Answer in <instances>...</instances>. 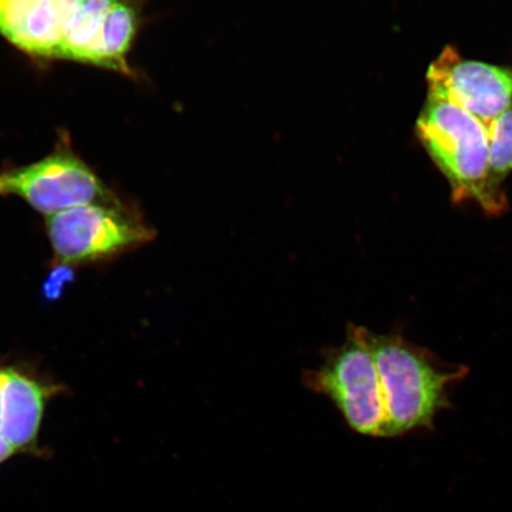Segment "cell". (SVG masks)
I'll return each instance as SVG.
<instances>
[{
    "label": "cell",
    "mask_w": 512,
    "mask_h": 512,
    "mask_svg": "<svg viewBox=\"0 0 512 512\" xmlns=\"http://www.w3.org/2000/svg\"><path fill=\"white\" fill-rule=\"evenodd\" d=\"M368 341L386 411L383 437L431 426L447 406L448 388L464 379L466 367L446 366L432 352L398 335L369 331Z\"/></svg>",
    "instance_id": "cell-1"
},
{
    "label": "cell",
    "mask_w": 512,
    "mask_h": 512,
    "mask_svg": "<svg viewBox=\"0 0 512 512\" xmlns=\"http://www.w3.org/2000/svg\"><path fill=\"white\" fill-rule=\"evenodd\" d=\"M416 137L450 184L454 204L488 211L489 126L446 96L428 89Z\"/></svg>",
    "instance_id": "cell-2"
},
{
    "label": "cell",
    "mask_w": 512,
    "mask_h": 512,
    "mask_svg": "<svg viewBox=\"0 0 512 512\" xmlns=\"http://www.w3.org/2000/svg\"><path fill=\"white\" fill-rule=\"evenodd\" d=\"M368 334L366 328L350 324L347 341L331 350L322 366L306 373L305 383L334 401L352 430L383 437L386 411Z\"/></svg>",
    "instance_id": "cell-3"
},
{
    "label": "cell",
    "mask_w": 512,
    "mask_h": 512,
    "mask_svg": "<svg viewBox=\"0 0 512 512\" xmlns=\"http://www.w3.org/2000/svg\"><path fill=\"white\" fill-rule=\"evenodd\" d=\"M47 219L51 246L68 265L111 258L155 238L149 224L117 200L86 204Z\"/></svg>",
    "instance_id": "cell-4"
},
{
    "label": "cell",
    "mask_w": 512,
    "mask_h": 512,
    "mask_svg": "<svg viewBox=\"0 0 512 512\" xmlns=\"http://www.w3.org/2000/svg\"><path fill=\"white\" fill-rule=\"evenodd\" d=\"M0 195L22 198L47 217L110 201L101 179L66 142L38 162L0 172Z\"/></svg>",
    "instance_id": "cell-5"
},
{
    "label": "cell",
    "mask_w": 512,
    "mask_h": 512,
    "mask_svg": "<svg viewBox=\"0 0 512 512\" xmlns=\"http://www.w3.org/2000/svg\"><path fill=\"white\" fill-rule=\"evenodd\" d=\"M428 89L446 96L489 126L512 107V66L464 59L448 46L428 68Z\"/></svg>",
    "instance_id": "cell-6"
},
{
    "label": "cell",
    "mask_w": 512,
    "mask_h": 512,
    "mask_svg": "<svg viewBox=\"0 0 512 512\" xmlns=\"http://www.w3.org/2000/svg\"><path fill=\"white\" fill-rule=\"evenodd\" d=\"M81 0H0V35L23 53L60 60L68 24Z\"/></svg>",
    "instance_id": "cell-7"
},
{
    "label": "cell",
    "mask_w": 512,
    "mask_h": 512,
    "mask_svg": "<svg viewBox=\"0 0 512 512\" xmlns=\"http://www.w3.org/2000/svg\"><path fill=\"white\" fill-rule=\"evenodd\" d=\"M44 392L40 384L4 369L3 438L16 451L34 443L40 430Z\"/></svg>",
    "instance_id": "cell-8"
},
{
    "label": "cell",
    "mask_w": 512,
    "mask_h": 512,
    "mask_svg": "<svg viewBox=\"0 0 512 512\" xmlns=\"http://www.w3.org/2000/svg\"><path fill=\"white\" fill-rule=\"evenodd\" d=\"M117 0H81L69 22L62 43L60 60L93 66L108 11Z\"/></svg>",
    "instance_id": "cell-9"
},
{
    "label": "cell",
    "mask_w": 512,
    "mask_h": 512,
    "mask_svg": "<svg viewBox=\"0 0 512 512\" xmlns=\"http://www.w3.org/2000/svg\"><path fill=\"white\" fill-rule=\"evenodd\" d=\"M489 169L486 198L489 215H501L508 208L503 184L512 172V107L489 124Z\"/></svg>",
    "instance_id": "cell-10"
},
{
    "label": "cell",
    "mask_w": 512,
    "mask_h": 512,
    "mask_svg": "<svg viewBox=\"0 0 512 512\" xmlns=\"http://www.w3.org/2000/svg\"><path fill=\"white\" fill-rule=\"evenodd\" d=\"M73 279L72 268L67 265L56 267L43 286L44 296L50 300L61 296L64 287Z\"/></svg>",
    "instance_id": "cell-11"
},
{
    "label": "cell",
    "mask_w": 512,
    "mask_h": 512,
    "mask_svg": "<svg viewBox=\"0 0 512 512\" xmlns=\"http://www.w3.org/2000/svg\"><path fill=\"white\" fill-rule=\"evenodd\" d=\"M15 452V448L12 447L4 438L0 437V463L4 462L5 459H8Z\"/></svg>",
    "instance_id": "cell-12"
}]
</instances>
